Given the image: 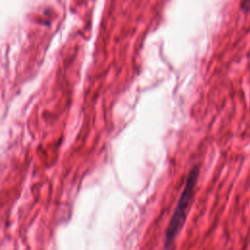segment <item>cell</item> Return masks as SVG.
Returning <instances> with one entry per match:
<instances>
[{"label":"cell","instance_id":"obj_1","mask_svg":"<svg viewBox=\"0 0 250 250\" xmlns=\"http://www.w3.org/2000/svg\"><path fill=\"white\" fill-rule=\"evenodd\" d=\"M198 175H199V166L194 165L190 169L188 175L185 188L181 193L177 206L174 210V213L165 230V238H164L165 248H168L171 246V244H173L174 240L176 239V237L178 236L180 230L184 226V223L188 216V213L194 195V189H195V185L197 183Z\"/></svg>","mask_w":250,"mask_h":250},{"label":"cell","instance_id":"obj_2","mask_svg":"<svg viewBox=\"0 0 250 250\" xmlns=\"http://www.w3.org/2000/svg\"><path fill=\"white\" fill-rule=\"evenodd\" d=\"M249 6H250V0H242V3H241L242 9L246 10Z\"/></svg>","mask_w":250,"mask_h":250}]
</instances>
